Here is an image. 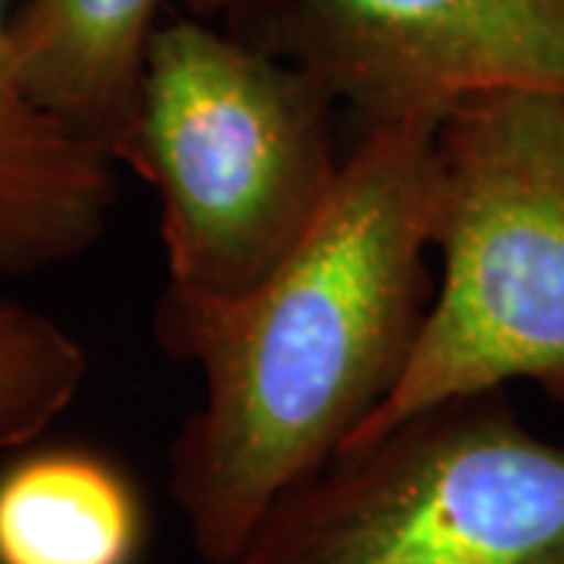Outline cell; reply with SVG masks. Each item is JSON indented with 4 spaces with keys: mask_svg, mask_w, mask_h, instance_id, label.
Instances as JSON below:
<instances>
[{
    "mask_svg": "<svg viewBox=\"0 0 564 564\" xmlns=\"http://www.w3.org/2000/svg\"><path fill=\"white\" fill-rule=\"evenodd\" d=\"M436 122L364 126L304 239L239 295L163 289L154 333L204 380L166 489L207 564H229L392 395L433 276Z\"/></svg>",
    "mask_w": 564,
    "mask_h": 564,
    "instance_id": "6da1fadb",
    "label": "cell"
},
{
    "mask_svg": "<svg viewBox=\"0 0 564 564\" xmlns=\"http://www.w3.org/2000/svg\"><path fill=\"white\" fill-rule=\"evenodd\" d=\"M336 107L258 41L185 13L158 25L120 163L158 192L170 285L239 295L302 242L343 170Z\"/></svg>",
    "mask_w": 564,
    "mask_h": 564,
    "instance_id": "7a4b0ae2",
    "label": "cell"
},
{
    "mask_svg": "<svg viewBox=\"0 0 564 564\" xmlns=\"http://www.w3.org/2000/svg\"><path fill=\"white\" fill-rule=\"evenodd\" d=\"M430 242L440 280L417 348L348 445L426 404L511 383L564 402V95L486 91L445 113Z\"/></svg>",
    "mask_w": 564,
    "mask_h": 564,
    "instance_id": "3957f363",
    "label": "cell"
},
{
    "mask_svg": "<svg viewBox=\"0 0 564 564\" xmlns=\"http://www.w3.org/2000/svg\"><path fill=\"white\" fill-rule=\"evenodd\" d=\"M229 564H564V445L508 389L426 404L289 492Z\"/></svg>",
    "mask_w": 564,
    "mask_h": 564,
    "instance_id": "277c9868",
    "label": "cell"
},
{
    "mask_svg": "<svg viewBox=\"0 0 564 564\" xmlns=\"http://www.w3.org/2000/svg\"><path fill=\"white\" fill-rule=\"evenodd\" d=\"M258 44L364 126L443 122L486 91L564 95V0H258Z\"/></svg>",
    "mask_w": 564,
    "mask_h": 564,
    "instance_id": "5b68a950",
    "label": "cell"
},
{
    "mask_svg": "<svg viewBox=\"0 0 564 564\" xmlns=\"http://www.w3.org/2000/svg\"><path fill=\"white\" fill-rule=\"evenodd\" d=\"M117 166L32 98L0 0V273H41L88 254L110 226Z\"/></svg>",
    "mask_w": 564,
    "mask_h": 564,
    "instance_id": "8992f818",
    "label": "cell"
},
{
    "mask_svg": "<svg viewBox=\"0 0 564 564\" xmlns=\"http://www.w3.org/2000/svg\"><path fill=\"white\" fill-rule=\"evenodd\" d=\"M195 20L248 13L258 0H22L10 17L17 66L54 117L122 161L148 44L163 7Z\"/></svg>",
    "mask_w": 564,
    "mask_h": 564,
    "instance_id": "52a82bcc",
    "label": "cell"
},
{
    "mask_svg": "<svg viewBox=\"0 0 564 564\" xmlns=\"http://www.w3.org/2000/svg\"><path fill=\"white\" fill-rule=\"evenodd\" d=\"M148 536L135 480L85 445L0 467V564H139Z\"/></svg>",
    "mask_w": 564,
    "mask_h": 564,
    "instance_id": "ba28073f",
    "label": "cell"
},
{
    "mask_svg": "<svg viewBox=\"0 0 564 564\" xmlns=\"http://www.w3.org/2000/svg\"><path fill=\"white\" fill-rule=\"evenodd\" d=\"M85 373L88 355L66 326L0 295V452L25 448L61 421Z\"/></svg>",
    "mask_w": 564,
    "mask_h": 564,
    "instance_id": "9c48e42d",
    "label": "cell"
}]
</instances>
